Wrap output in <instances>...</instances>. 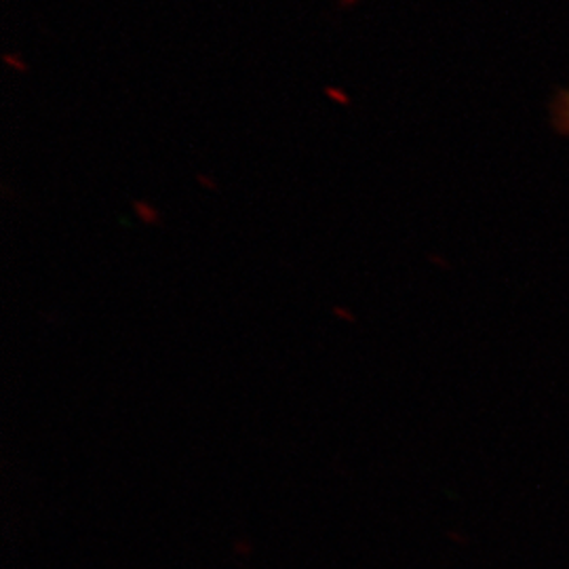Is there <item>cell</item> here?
<instances>
[{"mask_svg":"<svg viewBox=\"0 0 569 569\" xmlns=\"http://www.w3.org/2000/svg\"><path fill=\"white\" fill-rule=\"evenodd\" d=\"M550 117H552V127L557 133L569 138V87L559 91L550 106Z\"/></svg>","mask_w":569,"mask_h":569,"instance_id":"cell-1","label":"cell"}]
</instances>
